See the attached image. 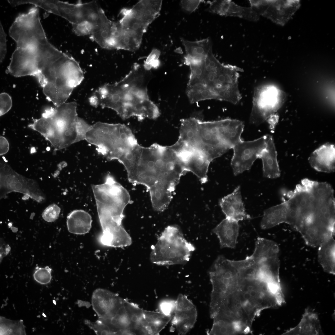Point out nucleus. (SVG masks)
<instances>
[{"mask_svg": "<svg viewBox=\"0 0 335 335\" xmlns=\"http://www.w3.org/2000/svg\"><path fill=\"white\" fill-rule=\"evenodd\" d=\"M238 221L226 218L213 230L219 240L221 248L234 249L239 234Z\"/></svg>", "mask_w": 335, "mask_h": 335, "instance_id": "17", "label": "nucleus"}, {"mask_svg": "<svg viewBox=\"0 0 335 335\" xmlns=\"http://www.w3.org/2000/svg\"><path fill=\"white\" fill-rule=\"evenodd\" d=\"M150 70L135 63L119 81L106 83L94 92L99 105L115 111L123 119L132 117L140 121L154 119L160 115L158 107L149 98L147 85L151 77Z\"/></svg>", "mask_w": 335, "mask_h": 335, "instance_id": "1", "label": "nucleus"}, {"mask_svg": "<svg viewBox=\"0 0 335 335\" xmlns=\"http://www.w3.org/2000/svg\"><path fill=\"white\" fill-rule=\"evenodd\" d=\"M51 269L48 266L36 268L33 274L34 279L39 284L45 285L49 283L52 279Z\"/></svg>", "mask_w": 335, "mask_h": 335, "instance_id": "36", "label": "nucleus"}, {"mask_svg": "<svg viewBox=\"0 0 335 335\" xmlns=\"http://www.w3.org/2000/svg\"><path fill=\"white\" fill-rule=\"evenodd\" d=\"M0 25V61L2 62L6 54L7 41L6 34L1 22Z\"/></svg>", "mask_w": 335, "mask_h": 335, "instance_id": "42", "label": "nucleus"}, {"mask_svg": "<svg viewBox=\"0 0 335 335\" xmlns=\"http://www.w3.org/2000/svg\"><path fill=\"white\" fill-rule=\"evenodd\" d=\"M113 22L108 19L97 32L90 35V38L104 48L105 41L111 36Z\"/></svg>", "mask_w": 335, "mask_h": 335, "instance_id": "35", "label": "nucleus"}, {"mask_svg": "<svg viewBox=\"0 0 335 335\" xmlns=\"http://www.w3.org/2000/svg\"><path fill=\"white\" fill-rule=\"evenodd\" d=\"M288 207L287 201L266 209L264 212L260 226L263 230L286 223Z\"/></svg>", "mask_w": 335, "mask_h": 335, "instance_id": "23", "label": "nucleus"}, {"mask_svg": "<svg viewBox=\"0 0 335 335\" xmlns=\"http://www.w3.org/2000/svg\"><path fill=\"white\" fill-rule=\"evenodd\" d=\"M98 148L109 160H118L138 143L132 130L124 124L98 122L86 133L85 139Z\"/></svg>", "mask_w": 335, "mask_h": 335, "instance_id": "3", "label": "nucleus"}, {"mask_svg": "<svg viewBox=\"0 0 335 335\" xmlns=\"http://www.w3.org/2000/svg\"><path fill=\"white\" fill-rule=\"evenodd\" d=\"M176 301H165L162 302L160 305L161 312L166 315H171L173 310L175 309Z\"/></svg>", "mask_w": 335, "mask_h": 335, "instance_id": "43", "label": "nucleus"}, {"mask_svg": "<svg viewBox=\"0 0 335 335\" xmlns=\"http://www.w3.org/2000/svg\"><path fill=\"white\" fill-rule=\"evenodd\" d=\"M312 191L321 202L334 198V190L331 186L326 182L314 181Z\"/></svg>", "mask_w": 335, "mask_h": 335, "instance_id": "33", "label": "nucleus"}, {"mask_svg": "<svg viewBox=\"0 0 335 335\" xmlns=\"http://www.w3.org/2000/svg\"><path fill=\"white\" fill-rule=\"evenodd\" d=\"M170 165V156L163 146L157 143L149 147L140 145L128 179L132 184L144 185L149 190L166 181Z\"/></svg>", "mask_w": 335, "mask_h": 335, "instance_id": "2", "label": "nucleus"}, {"mask_svg": "<svg viewBox=\"0 0 335 335\" xmlns=\"http://www.w3.org/2000/svg\"><path fill=\"white\" fill-rule=\"evenodd\" d=\"M92 220L91 215L82 210H76L71 212L67 218V225L69 231L76 234L88 233L92 227Z\"/></svg>", "mask_w": 335, "mask_h": 335, "instance_id": "22", "label": "nucleus"}, {"mask_svg": "<svg viewBox=\"0 0 335 335\" xmlns=\"http://www.w3.org/2000/svg\"><path fill=\"white\" fill-rule=\"evenodd\" d=\"M7 72L16 77L33 76L36 77L38 70L33 50L28 47H16L12 55Z\"/></svg>", "mask_w": 335, "mask_h": 335, "instance_id": "9", "label": "nucleus"}, {"mask_svg": "<svg viewBox=\"0 0 335 335\" xmlns=\"http://www.w3.org/2000/svg\"><path fill=\"white\" fill-rule=\"evenodd\" d=\"M259 158L262 161L265 177L274 179L280 176V171L277 160V153L273 139L270 135H268L266 146Z\"/></svg>", "mask_w": 335, "mask_h": 335, "instance_id": "18", "label": "nucleus"}, {"mask_svg": "<svg viewBox=\"0 0 335 335\" xmlns=\"http://www.w3.org/2000/svg\"><path fill=\"white\" fill-rule=\"evenodd\" d=\"M212 286L211 298L224 299L239 288L240 279L230 260L223 255L218 256L209 271Z\"/></svg>", "mask_w": 335, "mask_h": 335, "instance_id": "6", "label": "nucleus"}, {"mask_svg": "<svg viewBox=\"0 0 335 335\" xmlns=\"http://www.w3.org/2000/svg\"><path fill=\"white\" fill-rule=\"evenodd\" d=\"M59 16L65 19L72 25L85 20L86 16L85 3L80 1L76 4L60 1L59 4Z\"/></svg>", "mask_w": 335, "mask_h": 335, "instance_id": "25", "label": "nucleus"}, {"mask_svg": "<svg viewBox=\"0 0 335 335\" xmlns=\"http://www.w3.org/2000/svg\"><path fill=\"white\" fill-rule=\"evenodd\" d=\"M21 320L13 321L0 317V335H25Z\"/></svg>", "mask_w": 335, "mask_h": 335, "instance_id": "32", "label": "nucleus"}, {"mask_svg": "<svg viewBox=\"0 0 335 335\" xmlns=\"http://www.w3.org/2000/svg\"><path fill=\"white\" fill-rule=\"evenodd\" d=\"M181 39L185 47L186 56L206 58L212 49V42L209 38L195 41H188L182 38Z\"/></svg>", "mask_w": 335, "mask_h": 335, "instance_id": "27", "label": "nucleus"}, {"mask_svg": "<svg viewBox=\"0 0 335 335\" xmlns=\"http://www.w3.org/2000/svg\"><path fill=\"white\" fill-rule=\"evenodd\" d=\"M335 145L328 143L321 146L308 159L311 166L319 172L330 173L335 171Z\"/></svg>", "mask_w": 335, "mask_h": 335, "instance_id": "15", "label": "nucleus"}, {"mask_svg": "<svg viewBox=\"0 0 335 335\" xmlns=\"http://www.w3.org/2000/svg\"><path fill=\"white\" fill-rule=\"evenodd\" d=\"M77 106L75 102L65 103L45 111L49 116V127L44 137L56 150L66 148L79 141Z\"/></svg>", "mask_w": 335, "mask_h": 335, "instance_id": "4", "label": "nucleus"}, {"mask_svg": "<svg viewBox=\"0 0 335 335\" xmlns=\"http://www.w3.org/2000/svg\"><path fill=\"white\" fill-rule=\"evenodd\" d=\"M268 136L266 135L252 141L242 140L233 147L231 165L234 175L250 169L266 147Z\"/></svg>", "mask_w": 335, "mask_h": 335, "instance_id": "8", "label": "nucleus"}, {"mask_svg": "<svg viewBox=\"0 0 335 335\" xmlns=\"http://www.w3.org/2000/svg\"><path fill=\"white\" fill-rule=\"evenodd\" d=\"M279 90L272 85H261L254 91L250 117L252 124L258 125L273 114L281 104Z\"/></svg>", "mask_w": 335, "mask_h": 335, "instance_id": "7", "label": "nucleus"}, {"mask_svg": "<svg viewBox=\"0 0 335 335\" xmlns=\"http://www.w3.org/2000/svg\"><path fill=\"white\" fill-rule=\"evenodd\" d=\"M199 119L194 118L182 119L178 143L196 149L201 141L199 137Z\"/></svg>", "mask_w": 335, "mask_h": 335, "instance_id": "20", "label": "nucleus"}, {"mask_svg": "<svg viewBox=\"0 0 335 335\" xmlns=\"http://www.w3.org/2000/svg\"><path fill=\"white\" fill-rule=\"evenodd\" d=\"M213 323L209 335H234L237 334L234 328V322L228 319L215 317L212 319Z\"/></svg>", "mask_w": 335, "mask_h": 335, "instance_id": "30", "label": "nucleus"}, {"mask_svg": "<svg viewBox=\"0 0 335 335\" xmlns=\"http://www.w3.org/2000/svg\"><path fill=\"white\" fill-rule=\"evenodd\" d=\"M219 203L226 218L237 221L252 218L245 211L240 186H238L231 193L221 199Z\"/></svg>", "mask_w": 335, "mask_h": 335, "instance_id": "13", "label": "nucleus"}, {"mask_svg": "<svg viewBox=\"0 0 335 335\" xmlns=\"http://www.w3.org/2000/svg\"><path fill=\"white\" fill-rule=\"evenodd\" d=\"M92 125L88 124L83 119L79 117L77 124V130L79 141L85 139L86 133L90 129Z\"/></svg>", "mask_w": 335, "mask_h": 335, "instance_id": "40", "label": "nucleus"}, {"mask_svg": "<svg viewBox=\"0 0 335 335\" xmlns=\"http://www.w3.org/2000/svg\"><path fill=\"white\" fill-rule=\"evenodd\" d=\"M162 0H141L132 8V13L149 26L160 14Z\"/></svg>", "mask_w": 335, "mask_h": 335, "instance_id": "21", "label": "nucleus"}, {"mask_svg": "<svg viewBox=\"0 0 335 335\" xmlns=\"http://www.w3.org/2000/svg\"><path fill=\"white\" fill-rule=\"evenodd\" d=\"M204 0H181L180 3L181 8L187 12L191 13L194 11Z\"/></svg>", "mask_w": 335, "mask_h": 335, "instance_id": "41", "label": "nucleus"}, {"mask_svg": "<svg viewBox=\"0 0 335 335\" xmlns=\"http://www.w3.org/2000/svg\"><path fill=\"white\" fill-rule=\"evenodd\" d=\"M89 102L92 106L96 107L99 105V100L97 96L94 93L89 98Z\"/></svg>", "mask_w": 335, "mask_h": 335, "instance_id": "45", "label": "nucleus"}, {"mask_svg": "<svg viewBox=\"0 0 335 335\" xmlns=\"http://www.w3.org/2000/svg\"><path fill=\"white\" fill-rule=\"evenodd\" d=\"M323 334L316 313L306 309L299 324L283 333L284 335H320Z\"/></svg>", "mask_w": 335, "mask_h": 335, "instance_id": "19", "label": "nucleus"}, {"mask_svg": "<svg viewBox=\"0 0 335 335\" xmlns=\"http://www.w3.org/2000/svg\"><path fill=\"white\" fill-rule=\"evenodd\" d=\"M0 154L2 155L7 153L9 150V144L7 139L2 136L0 137Z\"/></svg>", "mask_w": 335, "mask_h": 335, "instance_id": "44", "label": "nucleus"}, {"mask_svg": "<svg viewBox=\"0 0 335 335\" xmlns=\"http://www.w3.org/2000/svg\"><path fill=\"white\" fill-rule=\"evenodd\" d=\"M60 208L56 204H52L47 207L42 214L43 219L48 222H52L56 220L59 217Z\"/></svg>", "mask_w": 335, "mask_h": 335, "instance_id": "38", "label": "nucleus"}, {"mask_svg": "<svg viewBox=\"0 0 335 335\" xmlns=\"http://www.w3.org/2000/svg\"><path fill=\"white\" fill-rule=\"evenodd\" d=\"M186 94L191 103L206 100L213 99L209 90L204 85L197 83L187 86Z\"/></svg>", "mask_w": 335, "mask_h": 335, "instance_id": "31", "label": "nucleus"}, {"mask_svg": "<svg viewBox=\"0 0 335 335\" xmlns=\"http://www.w3.org/2000/svg\"><path fill=\"white\" fill-rule=\"evenodd\" d=\"M197 316L195 305L186 296L179 294L176 301L172 325L178 333L186 334L194 326Z\"/></svg>", "mask_w": 335, "mask_h": 335, "instance_id": "11", "label": "nucleus"}, {"mask_svg": "<svg viewBox=\"0 0 335 335\" xmlns=\"http://www.w3.org/2000/svg\"><path fill=\"white\" fill-rule=\"evenodd\" d=\"M102 24H100L88 20H84L72 25L74 32L77 35H90L97 32Z\"/></svg>", "mask_w": 335, "mask_h": 335, "instance_id": "34", "label": "nucleus"}, {"mask_svg": "<svg viewBox=\"0 0 335 335\" xmlns=\"http://www.w3.org/2000/svg\"><path fill=\"white\" fill-rule=\"evenodd\" d=\"M209 4L207 11L221 16L237 17L249 21H257L259 15L251 7H243L230 0L208 1Z\"/></svg>", "mask_w": 335, "mask_h": 335, "instance_id": "12", "label": "nucleus"}, {"mask_svg": "<svg viewBox=\"0 0 335 335\" xmlns=\"http://www.w3.org/2000/svg\"><path fill=\"white\" fill-rule=\"evenodd\" d=\"M230 261L238 271L240 279L254 278L255 274L259 262L250 256L241 260H230Z\"/></svg>", "mask_w": 335, "mask_h": 335, "instance_id": "29", "label": "nucleus"}, {"mask_svg": "<svg viewBox=\"0 0 335 335\" xmlns=\"http://www.w3.org/2000/svg\"><path fill=\"white\" fill-rule=\"evenodd\" d=\"M335 241L334 237L323 242L319 246L318 261L324 271L335 275Z\"/></svg>", "mask_w": 335, "mask_h": 335, "instance_id": "24", "label": "nucleus"}, {"mask_svg": "<svg viewBox=\"0 0 335 335\" xmlns=\"http://www.w3.org/2000/svg\"><path fill=\"white\" fill-rule=\"evenodd\" d=\"M211 162L202 152L193 148L188 150L183 161L187 171L195 175L202 184L208 181L207 173Z\"/></svg>", "mask_w": 335, "mask_h": 335, "instance_id": "16", "label": "nucleus"}, {"mask_svg": "<svg viewBox=\"0 0 335 335\" xmlns=\"http://www.w3.org/2000/svg\"><path fill=\"white\" fill-rule=\"evenodd\" d=\"M193 245L185 238L179 227H167L159 237L151 252L153 263L161 265L184 264L194 250Z\"/></svg>", "mask_w": 335, "mask_h": 335, "instance_id": "5", "label": "nucleus"}, {"mask_svg": "<svg viewBox=\"0 0 335 335\" xmlns=\"http://www.w3.org/2000/svg\"><path fill=\"white\" fill-rule=\"evenodd\" d=\"M147 323L149 335H157L163 329L171 319V315H166L162 312L144 310Z\"/></svg>", "mask_w": 335, "mask_h": 335, "instance_id": "28", "label": "nucleus"}, {"mask_svg": "<svg viewBox=\"0 0 335 335\" xmlns=\"http://www.w3.org/2000/svg\"><path fill=\"white\" fill-rule=\"evenodd\" d=\"M0 116L7 113L11 108L12 101L11 97L7 93H2L0 95Z\"/></svg>", "mask_w": 335, "mask_h": 335, "instance_id": "39", "label": "nucleus"}, {"mask_svg": "<svg viewBox=\"0 0 335 335\" xmlns=\"http://www.w3.org/2000/svg\"><path fill=\"white\" fill-rule=\"evenodd\" d=\"M160 54L159 51L156 49H153L144 61L143 65L144 69L147 70H150L152 68H158L160 64L159 60Z\"/></svg>", "mask_w": 335, "mask_h": 335, "instance_id": "37", "label": "nucleus"}, {"mask_svg": "<svg viewBox=\"0 0 335 335\" xmlns=\"http://www.w3.org/2000/svg\"><path fill=\"white\" fill-rule=\"evenodd\" d=\"M279 248L276 243L264 238L258 237L255 243L254 252L251 255L257 262L278 256Z\"/></svg>", "mask_w": 335, "mask_h": 335, "instance_id": "26", "label": "nucleus"}, {"mask_svg": "<svg viewBox=\"0 0 335 335\" xmlns=\"http://www.w3.org/2000/svg\"><path fill=\"white\" fill-rule=\"evenodd\" d=\"M300 5V1L297 0H264L261 15L283 26L292 18Z\"/></svg>", "mask_w": 335, "mask_h": 335, "instance_id": "10", "label": "nucleus"}, {"mask_svg": "<svg viewBox=\"0 0 335 335\" xmlns=\"http://www.w3.org/2000/svg\"><path fill=\"white\" fill-rule=\"evenodd\" d=\"M218 136L222 142L231 149L242 140L244 125L240 120L226 118L217 121Z\"/></svg>", "mask_w": 335, "mask_h": 335, "instance_id": "14", "label": "nucleus"}]
</instances>
